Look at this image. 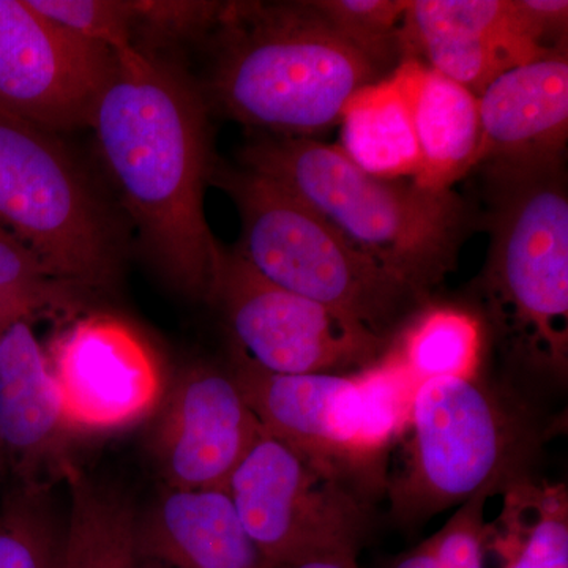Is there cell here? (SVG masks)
I'll return each instance as SVG.
<instances>
[{
	"label": "cell",
	"instance_id": "cell-1",
	"mask_svg": "<svg viewBox=\"0 0 568 568\" xmlns=\"http://www.w3.org/2000/svg\"><path fill=\"white\" fill-rule=\"evenodd\" d=\"M123 207L156 268L209 298L223 246L204 212L213 160L200 92L149 48L114 52L91 123Z\"/></svg>",
	"mask_w": 568,
	"mask_h": 568
},
{
	"label": "cell",
	"instance_id": "cell-2",
	"mask_svg": "<svg viewBox=\"0 0 568 568\" xmlns=\"http://www.w3.org/2000/svg\"><path fill=\"white\" fill-rule=\"evenodd\" d=\"M213 28V99L264 136L315 140L386 67L343 39L310 2L227 3Z\"/></svg>",
	"mask_w": 568,
	"mask_h": 568
},
{
	"label": "cell",
	"instance_id": "cell-3",
	"mask_svg": "<svg viewBox=\"0 0 568 568\" xmlns=\"http://www.w3.org/2000/svg\"><path fill=\"white\" fill-rule=\"evenodd\" d=\"M241 163L425 295L457 263L466 205L454 190L376 178L316 138H257L242 149Z\"/></svg>",
	"mask_w": 568,
	"mask_h": 568
},
{
	"label": "cell",
	"instance_id": "cell-4",
	"mask_svg": "<svg viewBox=\"0 0 568 568\" xmlns=\"http://www.w3.org/2000/svg\"><path fill=\"white\" fill-rule=\"evenodd\" d=\"M211 183L241 219L235 252L265 280L324 306L387 343L426 295L358 250L323 216L278 185L213 164Z\"/></svg>",
	"mask_w": 568,
	"mask_h": 568
},
{
	"label": "cell",
	"instance_id": "cell-5",
	"mask_svg": "<svg viewBox=\"0 0 568 568\" xmlns=\"http://www.w3.org/2000/svg\"><path fill=\"white\" fill-rule=\"evenodd\" d=\"M489 248L480 291L497 334L523 364H568V196L564 168L488 175Z\"/></svg>",
	"mask_w": 568,
	"mask_h": 568
},
{
	"label": "cell",
	"instance_id": "cell-6",
	"mask_svg": "<svg viewBox=\"0 0 568 568\" xmlns=\"http://www.w3.org/2000/svg\"><path fill=\"white\" fill-rule=\"evenodd\" d=\"M0 231L91 293L118 275L114 223L59 134L6 112H0Z\"/></svg>",
	"mask_w": 568,
	"mask_h": 568
},
{
	"label": "cell",
	"instance_id": "cell-7",
	"mask_svg": "<svg viewBox=\"0 0 568 568\" xmlns=\"http://www.w3.org/2000/svg\"><path fill=\"white\" fill-rule=\"evenodd\" d=\"M235 384L264 432L346 478L405 429L414 387L394 362L354 373L274 375L234 349Z\"/></svg>",
	"mask_w": 568,
	"mask_h": 568
},
{
	"label": "cell",
	"instance_id": "cell-8",
	"mask_svg": "<svg viewBox=\"0 0 568 568\" xmlns=\"http://www.w3.org/2000/svg\"><path fill=\"white\" fill-rule=\"evenodd\" d=\"M406 428L409 443L392 485L396 518L405 523L493 493L517 469L521 425L474 377H436L418 384Z\"/></svg>",
	"mask_w": 568,
	"mask_h": 568
},
{
	"label": "cell",
	"instance_id": "cell-9",
	"mask_svg": "<svg viewBox=\"0 0 568 568\" xmlns=\"http://www.w3.org/2000/svg\"><path fill=\"white\" fill-rule=\"evenodd\" d=\"M224 491L268 567L325 558L357 562L368 521L347 478L264 429Z\"/></svg>",
	"mask_w": 568,
	"mask_h": 568
},
{
	"label": "cell",
	"instance_id": "cell-10",
	"mask_svg": "<svg viewBox=\"0 0 568 568\" xmlns=\"http://www.w3.org/2000/svg\"><path fill=\"white\" fill-rule=\"evenodd\" d=\"M207 301L222 310L234 349L274 375L364 369L387 345L324 306L268 282L234 248H223Z\"/></svg>",
	"mask_w": 568,
	"mask_h": 568
},
{
	"label": "cell",
	"instance_id": "cell-11",
	"mask_svg": "<svg viewBox=\"0 0 568 568\" xmlns=\"http://www.w3.org/2000/svg\"><path fill=\"white\" fill-rule=\"evenodd\" d=\"M112 58L29 0H0V112L55 134L89 126Z\"/></svg>",
	"mask_w": 568,
	"mask_h": 568
},
{
	"label": "cell",
	"instance_id": "cell-12",
	"mask_svg": "<svg viewBox=\"0 0 568 568\" xmlns=\"http://www.w3.org/2000/svg\"><path fill=\"white\" fill-rule=\"evenodd\" d=\"M47 355L65 416L80 436L129 428L160 405L163 377L155 354L118 317H74Z\"/></svg>",
	"mask_w": 568,
	"mask_h": 568
},
{
	"label": "cell",
	"instance_id": "cell-13",
	"mask_svg": "<svg viewBox=\"0 0 568 568\" xmlns=\"http://www.w3.org/2000/svg\"><path fill=\"white\" fill-rule=\"evenodd\" d=\"M261 426L234 377L196 366L170 396L155 433L168 488L223 489Z\"/></svg>",
	"mask_w": 568,
	"mask_h": 568
},
{
	"label": "cell",
	"instance_id": "cell-14",
	"mask_svg": "<svg viewBox=\"0 0 568 568\" xmlns=\"http://www.w3.org/2000/svg\"><path fill=\"white\" fill-rule=\"evenodd\" d=\"M487 175L562 168L568 138L567 48L504 71L478 93Z\"/></svg>",
	"mask_w": 568,
	"mask_h": 568
},
{
	"label": "cell",
	"instance_id": "cell-15",
	"mask_svg": "<svg viewBox=\"0 0 568 568\" xmlns=\"http://www.w3.org/2000/svg\"><path fill=\"white\" fill-rule=\"evenodd\" d=\"M530 39L514 0H410L402 61L414 59L480 93L504 71L547 54Z\"/></svg>",
	"mask_w": 568,
	"mask_h": 568
},
{
	"label": "cell",
	"instance_id": "cell-16",
	"mask_svg": "<svg viewBox=\"0 0 568 568\" xmlns=\"http://www.w3.org/2000/svg\"><path fill=\"white\" fill-rule=\"evenodd\" d=\"M78 436L33 324L11 325L0 335V447L13 480L54 488Z\"/></svg>",
	"mask_w": 568,
	"mask_h": 568
},
{
	"label": "cell",
	"instance_id": "cell-17",
	"mask_svg": "<svg viewBox=\"0 0 568 568\" xmlns=\"http://www.w3.org/2000/svg\"><path fill=\"white\" fill-rule=\"evenodd\" d=\"M138 556L174 568H271L223 489H171L136 523Z\"/></svg>",
	"mask_w": 568,
	"mask_h": 568
},
{
	"label": "cell",
	"instance_id": "cell-18",
	"mask_svg": "<svg viewBox=\"0 0 568 568\" xmlns=\"http://www.w3.org/2000/svg\"><path fill=\"white\" fill-rule=\"evenodd\" d=\"M396 70L405 84L420 151V170L413 182L447 192L480 166L484 132L478 97L414 59L399 62Z\"/></svg>",
	"mask_w": 568,
	"mask_h": 568
},
{
	"label": "cell",
	"instance_id": "cell-19",
	"mask_svg": "<svg viewBox=\"0 0 568 568\" xmlns=\"http://www.w3.org/2000/svg\"><path fill=\"white\" fill-rule=\"evenodd\" d=\"M339 123V151L355 166L376 178H416L420 151L398 70L358 89L343 108Z\"/></svg>",
	"mask_w": 568,
	"mask_h": 568
},
{
	"label": "cell",
	"instance_id": "cell-20",
	"mask_svg": "<svg viewBox=\"0 0 568 568\" xmlns=\"http://www.w3.org/2000/svg\"><path fill=\"white\" fill-rule=\"evenodd\" d=\"M70 507L61 568H138L136 523L129 500L71 463L63 473Z\"/></svg>",
	"mask_w": 568,
	"mask_h": 568
},
{
	"label": "cell",
	"instance_id": "cell-21",
	"mask_svg": "<svg viewBox=\"0 0 568 568\" xmlns=\"http://www.w3.org/2000/svg\"><path fill=\"white\" fill-rule=\"evenodd\" d=\"M91 291L67 282L10 234L0 231V335L18 323L81 316Z\"/></svg>",
	"mask_w": 568,
	"mask_h": 568
},
{
	"label": "cell",
	"instance_id": "cell-22",
	"mask_svg": "<svg viewBox=\"0 0 568 568\" xmlns=\"http://www.w3.org/2000/svg\"><path fill=\"white\" fill-rule=\"evenodd\" d=\"M480 325L457 308H429L392 353L416 386L436 377H474L480 355Z\"/></svg>",
	"mask_w": 568,
	"mask_h": 568
},
{
	"label": "cell",
	"instance_id": "cell-23",
	"mask_svg": "<svg viewBox=\"0 0 568 568\" xmlns=\"http://www.w3.org/2000/svg\"><path fill=\"white\" fill-rule=\"evenodd\" d=\"M51 489L13 480L0 497V568H61L65 525Z\"/></svg>",
	"mask_w": 568,
	"mask_h": 568
},
{
	"label": "cell",
	"instance_id": "cell-24",
	"mask_svg": "<svg viewBox=\"0 0 568 568\" xmlns=\"http://www.w3.org/2000/svg\"><path fill=\"white\" fill-rule=\"evenodd\" d=\"M409 0H315L313 9L343 39L384 65L402 62V29Z\"/></svg>",
	"mask_w": 568,
	"mask_h": 568
},
{
	"label": "cell",
	"instance_id": "cell-25",
	"mask_svg": "<svg viewBox=\"0 0 568 568\" xmlns=\"http://www.w3.org/2000/svg\"><path fill=\"white\" fill-rule=\"evenodd\" d=\"M48 20L78 39L112 52L136 47V7L121 0H29Z\"/></svg>",
	"mask_w": 568,
	"mask_h": 568
},
{
	"label": "cell",
	"instance_id": "cell-26",
	"mask_svg": "<svg viewBox=\"0 0 568 568\" xmlns=\"http://www.w3.org/2000/svg\"><path fill=\"white\" fill-rule=\"evenodd\" d=\"M506 568H568L567 499L562 489L538 491L537 518Z\"/></svg>",
	"mask_w": 568,
	"mask_h": 568
},
{
	"label": "cell",
	"instance_id": "cell-27",
	"mask_svg": "<svg viewBox=\"0 0 568 568\" xmlns=\"http://www.w3.org/2000/svg\"><path fill=\"white\" fill-rule=\"evenodd\" d=\"M485 491L462 504L446 526L432 537L439 568H485L488 529L484 521Z\"/></svg>",
	"mask_w": 568,
	"mask_h": 568
},
{
	"label": "cell",
	"instance_id": "cell-28",
	"mask_svg": "<svg viewBox=\"0 0 568 568\" xmlns=\"http://www.w3.org/2000/svg\"><path fill=\"white\" fill-rule=\"evenodd\" d=\"M514 7L526 32L541 50L567 48V0H514Z\"/></svg>",
	"mask_w": 568,
	"mask_h": 568
},
{
	"label": "cell",
	"instance_id": "cell-29",
	"mask_svg": "<svg viewBox=\"0 0 568 568\" xmlns=\"http://www.w3.org/2000/svg\"><path fill=\"white\" fill-rule=\"evenodd\" d=\"M394 568H439L432 538L398 559Z\"/></svg>",
	"mask_w": 568,
	"mask_h": 568
},
{
	"label": "cell",
	"instance_id": "cell-30",
	"mask_svg": "<svg viewBox=\"0 0 568 568\" xmlns=\"http://www.w3.org/2000/svg\"><path fill=\"white\" fill-rule=\"evenodd\" d=\"M283 568H358L357 562H347L342 559H310Z\"/></svg>",
	"mask_w": 568,
	"mask_h": 568
},
{
	"label": "cell",
	"instance_id": "cell-31",
	"mask_svg": "<svg viewBox=\"0 0 568 568\" xmlns=\"http://www.w3.org/2000/svg\"><path fill=\"white\" fill-rule=\"evenodd\" d=\"M3 467H6V463H3L2 447H0V474H2Z\"/></svg>",
	"mask_w": 568,
	"mask_h": 568
}]
</instances>
